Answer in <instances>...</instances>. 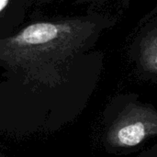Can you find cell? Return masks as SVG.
<instances>
[{
	"label": "cell",
	"instance_id": "1",
	"mask_svg": "<svg viewBox=\"0 0 157 157\" xmlns=\"http://www.w3.org/2000/svg\"><path fill=\"white\" fill-rule=\"evenodd\" d=\"M107 121L104 145L111 152H124L136 148L148 138L157 136V110L126 97Z\"/></svg>",
	"mask_w": 157,
	"mask_h": 157
},
{
	"label": "cell",
	"instance_id": "4",
	"mask_svg": "<svg viewBox=\"0 0 157 157\" xmlns=\"http://www.w3.org/2000/svg\"><path fill=\"white\" fill-rule=\"evenodd\" d=\"M154 63H155V69H157V54H156V56L155 57V59H154Z\"/></svg>",
	"mask_w": 157,
	"mask_h": 157
},
{
	"label": "cell",
	"instance_id": "3",
	"mask_svg": "<svg viewBox=\"0 0 157 157\" xmlns=\"http://www.w3.org/2000/svg\"><path fill=\"white\" fill-rule=\"evenodd\" d=\"M8 2H9V0H0V12L6 6Z\"/></svg>",
	"mask_w": 157,
	"mask_h": 157
},
{
	"label": "cell",
	"instance_id": "2",
	"mask_svg": "<svg viewBox=\"0 0 157 157\" xmlns=\"http://www.w3.org/2000/svg\"><path fill=\"white\" fill-rule=\"evenodd\" d=\"M137 157H157V144H155L150 150L142 153L140 155H138Z\"/></svg>",
	"mask_w": 157,
	"mask_h": 157
}]
</instances>
